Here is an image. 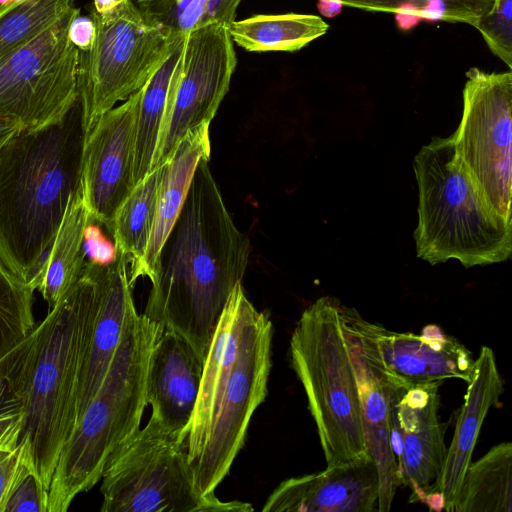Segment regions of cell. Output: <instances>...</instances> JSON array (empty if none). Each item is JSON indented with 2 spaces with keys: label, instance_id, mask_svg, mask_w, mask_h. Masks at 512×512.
Here are the masks:
<instances>
[{
  "label": "cell",
  "instance_id": "cell-32",
  "mask_svg": "<svg viewBox=\"0 0 512 512\" xmlns=\"http://www.w3.org/2000/svg\"><path fill=\"white\" fill-rule=\"evenodd\" d=\"M18 467L8 486L2 512H48V490L33 463L26 441Z\"/></svg>",
  "mask_w": 512,
  "mask_h": 512
},
{
  "label": "cell",
  "instance_id": "cell-23",
  "mask_svg": "<svg viewBox=\"0 0 512 512\" xmlns=\"http://www.w3.org/2000/svg\"><path fill=\"white\" fill-rule=\"evenodd\" d=\"M328 30L321 17L296 13L259 14L228 25L233 43L251 52L298 51Z\"/></svg>",
  "mask_w": 512,
  "mask_h": 512
},
{
  "label": "cell",
  "instance_id": "cell-18",
  "mask_svg": "<svg viewBox=\"0 0 512 512\" xmlns=\"http://www.w3.org/2000/svg\"><path fill=\"white\" fill-rule=\"evenodd\" d=\"M204 359L180 334L162 328L152 349L146 378L151 418L185 440L194 413Z\"/></svg>",
  "mask_w": 512,
  "mask_h": 512
},
{
  "label": "cell",
  "instance_id": "cell-16",
  "mask_svg": "<svg viewBox=\"0 0 512 512\" xmlns=\"http://www.w3.org/2000/svg\"><path fill=\"white\" fill-rule=\"evenodd\" d=\"M379 475L370 453L282 481L264 512H378Z\"/></svg>",
  "mask_w": 512,
  "mask_h": 512
},
{
  "label": "cell",
  "instance_id": "cell-26",
  "mask_svg": "<svg viewBox=\"0 0 512 512\" xmlns=\"http://www.w3.org/2000/svg\"><path fill=\"white\" fill-rule=\"evenodd\" d=\"M184 36H179L168 56L143 87L134 149L133 177L137 185L152 170L160 128L164 119L170 83L183 51Z\"/></svg>",
  "mask_w": 512,
  "mask_h": 512
},
{
  "label": "cell",
  "instance_id": "cell-8",
  "mask_svg": "<svg viewBox=\"0 0 512 512\" xmlns=\"http://www.w3.org/2000/svg\"><path fill=\"white\" fill-rule=\"evenodd\" d=\"M101 480V512L253 510L249 503L203 495L194 481L185 440L151 417L110 454Z\"/></svg>",
  "mask_w": 512,
  "mask_h": 512
},
{
  "label": "cell",
  "instance_id": "cell-38",
  "mask_svg": "<svg viewBox=\"0 0 512 512\" xmlns=\"http://www.w3.org/2000/svg\"><path fill=\"white\" fill-rule=\"evenodd\" d=\"M317 7L322 16L334 17L341 12L343 5L339 0H319Z\"/></svg>",
  "mask_w": 512,
  "mask_h": 512
},
{
  "label": "cell",
  "instance_id": "cell-1",
  "mask_svg": "<svg viewBox=\"0 0 512 512\" xmlns=\"http://www.w3.org/2000/svg\"><path fill=\"white\" fill-rule=\"evenodd\" d=\"M201 160L166 238L144 315L184 337L204 359L233 288L250 255L208 166Z\"/></svg>",
  "mask_w": 512,
  "mask_h": 512
},
{
  "label": "cell",
  "instance_id": "cell-21",
  "mask_svg": "<svg viewBox=\"0 0 512 512\" xmlns=\"http://www.w3.org/2000/svg\"><path fill=\"white\" fill-rule=\"evenodd\" d=\"M210 124L190 129L165 163L156 215L145 254L137 269L128 276L130 284L139 277L154 281L160 250L183 207L195 169L201 160H210Z\"/></svg>",
  "mask_w": 512,
  "mask_h": 512
},
{
  "label": "cell",
  "instance_id": "cell-37",
  "mask_svg": "<svg viewBox=\"0 0 512 512\" xmlns=\"http://www.w3.org/2000/svg\"><path fill=\"white\" fill-rule=\"evenodd\" d=\"M23 414L0 417V447L19 443Z\"/></svg>",
  "mask_w": 512,
  "mask_h": 512
},
{
  "label": "cell",
  "instance_id": "cell-41",
  "mask_svg": "<svg viewBox=\"0 0 512 512\" xmlns=\"http://www.w3.org/2000/svg\"><path fill=\"white\" fill-rule=\"evenodd\" d=\"M12 0H0V5H4L6 3L11 2Z\"/></svg>",
  "mask_w": 512,
  "mask_h": 512
},
{
  "label": "cell",
  "instance_id": "cell-7",
  "mask_svg": "<svg viewBox=\"0 0 512 512\" xmlns=\"http://www.w3.org/2000/svg\"><path fill=\"white\" fill-rule=\"evenodd\" d=\"M289 354L291 367L305 390L327 467L369 453L337 299L320 297L302 312L291 336Z\"/></svg>",
  "mask_w": 512,
  "mask_h": 512
},
{
  "label": "cell",
  "instance_id": "cell-13",
  "mask_svg": "<svg viewBox=\"0 0 512 512\" xmlns=\"http://www.w3.org/2000/svg\"><path fill=\"white\" fill-rule=\"evenodd\" d=\"M391 379V444L400 484L411 489L410 502L442 510L437 488L447 448L439 416L441 383L408 387Z\"/></svg>",
  "mask_w": 512,
  "mask_h": 512
},
{
  "label": "cell",
  "instance_id": "cell-15",
  "mask_svg": "<svg viewBox=\"0 0 512 512\" xmlns=\"http://www.w3.org/2000/svg\"><path fill=\"white\" fill-rule=\"evenodd\" d=\"M341 314L357 381L365 441L379 475L378 512H388L400 485L391 444L392 379L378 360L369 321L342 304Z\"/></svg>",
  "mask_w": 512,
  "mask_h": 512
},
{
  "label": "cell",
  "instance_id": "cell-9",
  "mask_svg": "<svg viewBox=\"0 0 512 512\" xmlns=\"http://www.w3.org/2000/svg\"><path fill=\"white\" fill-rule=\"evenodd\" d=\"M95 38L79 51L77 86L86 135L116 103L139 91L170 53L176 39L148 21L132 0L115 10H92Z\"/></svg>",
  "mask_w": 512,
  "mask_h": 512
},
{
  "label": "cell",
  "instance_id": "cell-14",
  "mask_svg": "<svg viewBox=\"0 0 512 512\" xmlns=\"http://www.w3.org/2000/svg\"><path fill=\"white\" fill-rule=\"evenodd\" d=\"M143 87L101 115L85 140L82 195L90 217L108 232L117 211L135 187L134 149Z\"/></svg>",
  "mask_w": 512,
  "mask_h": 512
},
{
  "label": "cell",
  "instance_id": "cell-3",
  "mask_svg": "<svg viewBox=\"0 0 512 512\" xmlns=\"http://www.w3.org/2000/svg\"><path fill=\"white\" fill-rule=\"evenodd\" d=\"M86 136L78 98L60 120L20 128L0 150V259L32 287L69 198L81 187Z\"/></svg>",
  "mask_w": 512,
  "mask_h": 512
},
{
  "label": "cell",
  "instance_id": "cell-39",
  "mask_svg": "<svg viewBox=\"0 0 512 512\" xmlns=\"http://www.w3.org/2000/svg\"><path fill=\"white\" fill-rule=\"evenodd\" d=\"M127 0H93V11L105 14L123 5Z\"/></svg>",
  "mask_w": 512,
  "mask_h": 512
},
{
  "label": "cell",
  "instance_id": "cell-28",
  "mask_svg": "<svg viewBox=\"0 0 512 512\" xmlns=\"http://www.w3.org/2000/svg\"><path fill=\"white\" fill-rule=\"evenodd\" d=\"M132 1L148 21L179 36L208 25L228 26L242 0Z\"/></svg>",
  "mask_w": 512,
  "mask_h": 512
},
{
  "label": "cell",
  "instance_id": "cell-6",
  "mask_svg": "<svg viewBox=\"0 0 512 512\" xmlns=\"http://www.w3.org/2000/svg\"><path fill=\"white\" fill-rule=\"evenodd\" d=\"M418 185L417 257L466 268L506 261L512 221L486 201L460 160L452 136L434 137L414 158Z\"/></svg>",
  "mask_w": 512,
  "mask_h": 512
},
{
  "label": "cell",
  "instance_id": "cell-20",
  "mask_svg": "<svg viewBox=\"0 0 512 512\" xmlns=\"http://www.w3.org/2000/svg\"><path fill=\"white\" fill-rule=\"evenodd\" d=\"M504 392L495 354L483 346L475 360L464 403L458 412L456 427L439 479L437 493L443 509L453 512L454 503L489 409L496 406Z\"/></svg>",
  "mask_w": 512,
  "mask_h": 512
},
{
  "label": "cell",
  "instance_id": "cell-40",
  "mask_svg": "<svg viewBox=\"0 0 512 512\" xmlns=\"http://www.w3.org/2000/svg\"><path fill=\"white\" fill-rule=\"evenodd\" d=\"M20 128L22 127L17 123L0 119V150L6 141Z\"/></svg>",
  "mask_w": 512,
  "mask_h": 512
},
{
  "label": "cell",
  "instance_id": "cell-2",
  "mask_svg": "<svg viewBox=\"0 0 512 512\" xmlns=\"http://www.w3.org/2000/svg\"><path fill=\"white\" fill-rule=\"evenodd\" d=\"M273 325L233 288L204 357L200 389L185 439L198 490L205 496L229 473L247 428L268 393Z\"/></svg>",
  "mask_w": 512,
  "mask_h": 512
},
{
  "label": "cell",
  "instance_id": "cell-31",
  "mask_svg": "<svg viewBox=\"0 0 512 512\" xmlns=\"http://www.w3.org/2000/svg\"><path fill=\"white\" fill-rule=\"evenodd\" d=\"M39 328L0 358V417L23 414L38 347Z\"/></svg>",
  "mask_w": 512,
  "mask_h": 512
},
{
  "label": "cell",
  "instance_id": "cell-25",
  "mask_svg": "<svg viewBox=\"0 0 512 512\" xmlns=\"http://www.w3.org/2000/svg\"><path fill=\"white\" fill-rule=\"evenodd\" d=\"M165 164L154 168L133 188L117 211L109 233L132 274L139 266L150 238Z\"/></svg>",
  "mask_w": 512,
  "mask_h": 512
},
{
  "label": "cell",
  "instance_id": "cell-30",
  "mask_svg": "<svg viewBox=\"0 0 512 512\" xmlns=\"http://www.w3.org/2000/svg\"><path fill=\"white\" fill-rule=\"evenodd\" d=\"M34 290L0 259V358L36 327Z\"/></svg>",
  "mask_w": 512,
  "mask_h": 512
},
{
  "label": "cell",
  "instance_id": "cell-4",
  "mask_svg": "<svg viewBox=\"0 0 512 512\" xmlns=\"http://www.w3.org/2000/svg\"><path fill=\"white\" fill-rule=\"evenodd\" d=\"M162 327L134 303L106 377L63 446L48 489V512H65L101 480L114 449L140 428L149 358Z\"/></svg>",
  "mask_w": 512,
  "mask_h": 512
},
{
  "label": "cell",
  "instance_id": "cell-10",
  "mask_svg": "<svg viewBox=\"0 0 512 512\" xmlns=\"http://www.w3.org/2000/svg\"><path fill=\"white\" fill-rule=\"evenodd\" d=\"M75 6L0 59V119L35 129L60 120L78 99L79 50L68 29Z\"/></svg>",
  "mask_w": 512,
  "mask_h": 512
},
{
  "label": "cell",
  "instance_id": "cell-33",
  "mask_svg": "<svg viewBox=\"0 0 512 512\" xmlns=\"http://www.w3.org/2000/svg\"><path fill=\"white\" fill-rule=\"evenodd\" d=\"M476 29L488 48L510 69L512 67V0H494L491 11Z\"/></svg>",
  "mask_w": 512,
  "mask_h": 512
},
{
  "label": "cell",
  "instance_id": "cell-27",
  "mask_svg": "<svg viewBox=\"0 0 512 512\" xmlns=\"http://www.w3.org/2000/svg\"><path fill=\"white\" fill-rule=\"evenodd\" d=\"M343 6L372 12H393L398 26L410 29L420 19L477 27L494 0H339Z\"/></svg>",
  "mask_w": 512,
  "mask_h": 512
},
{
  "label": "cell",
  "instance_id": "cell-11",
  "mask_svg": "<svg viewBox=\"0 0 512 512\" xmlns=\"http://www.w3.org/2000/svg\"><path fill=\"white\" fill-rule=\"evenodd\" d=\"M466 78L455 149L488 204L511 220L512 72L473 67Z\"/></svg>",
  "mask_w": 512,
  "mask_h": 512
},
{
  "label": "cell",
  "instance_id": "cell-19",
  "mask_svg": "<svg viewBox=\"0 0 512 512\" xmlns=\"http://www.w3.org/2000/svg\"><path fill=\"white\" fill-rule=\"evenodd\" d=\"M86 262L97 284L98 303L78 379L73 430L106 377L121 340L129 307L134 303L128 263L122 253L118 251L117 259L107 266Z\"/></svg>",
  "mask_w": 512,
  "mask_h": 512
},
{
  "label": "cell",
  "instance_id": "cell-24",
  "mask_svg": "<svg viewBox=\"0 0 512 512\" xmlns=\"http://www.w3.org/2000/svg\"><path fill=\"white\" fill-rule=\"evenodd\" d=\"M512 511V444L501 442L471 462L453 512Z\"/></svg>",
  "mask_w": 512,
  "mask_h": 512
},
{
  "label": "cell",
  "instance_id": "cell-22",
  "mask_svg": "<svg viewBox=\"0 0 512 512\" xmlns=\"http://www.w3.org/2000/svg\"><path fill=\"white\" fill-rule=\"evenodd\" d=\"M89 218L80 187L71 194L50 254L32 283L49 309L56 306L82 275L86 262L84 230Z\"/></svg>",
  "mask_w": 512,
  "mask_h": 512
},
{
  "label": "cell",
  "instance_id": "cell-12",
  "mask_svg": "<svg viewBox=\"0 0 512 512\" xmlns=\"http://www.w3.org/2000/svg\"><path fill=\"white\" fill-rule=\"evenodd\" d=\"M237 64L228 26L208 25L185 34L173 73L152 170L164 165L192 128L210 124L227 94Z\"/></svg>",
  "mask_w": 512,
  "mask_h": 512
},
{
  "label": "cell",
  "instance_id": "cell-5",
  "mask_svg": "<svg viewBox=\"0 0 512 512\" xmlns=\"http://www.w3.org/2000/svg\"><path fill=\"white\" fill-rule=\"evenodd\" d=\"M97 303V284L85 262L78 281L38 324V347L19 442H28L47 490L60 452L74 428L78 379Z\"/></svg>",
  "mask_w": 512,
  "mask_h": 512
},
{
  "label": "cell",
  "instance_id": "cell-29",
  "mask_svg": "<svg viewBox=\"0 0 512 512\" xmlns=\"http://www.w3.org/2000/svg\"><path fill=\"white\" fill-rule=\"evenodd\" d=\"M75 0H12L0 5V59L54 25Z\"/></svg>",
  "mask_w": 512,
  "mask_h": 512
},
{
  "label": "cell",
  "instance_id": "cell-34",
  "mask_svg": "<svg viewBox=\"0 0 512 512\" xmlns=\"http://www.w3.org/2000/svg\"><path fill=\"white\" fill-rule=\"evenodd\" d=\"M100 223L89 218L84 230V250L88 262L107 266L112 264L118 257V250L115 243H111L102 233Z\"/></svg>",
  "mask_w": 512,
  "mask_h": 512
},
{
  "label": "cell",
  "instance_id": "cell-17",
  "mask_svg": "<svg viewBox=\"0 0 512 512\" xmlns=\"http://www.w3.org/2000/svg\"><path fill=\"white\" fill-rule=\"evenodd\" d=\"M383 369L406 386L442 383L461 379L469 383L475 360L458 339L436 325L424 327L420 334L387 330L368 323Z\"/></svg>",
  "mask_w": 512,
  "mask_h": 512
},
{
  "label": "cell",
  "instance_id": "cell-36",
  "mask_svg": "<svg viewBox=\"0 0 512 512\" xmlns=\"http://www.w3.org/2000/svg\"><path fill=\"white\" fill-rule=\"evenodd\" d=\"M95 32V23L91 16H81L79 13L70 23L68 38L79 51H87L93 44Z\"/></svg>",
  "mask_w": 512,
  "mask_h": 512
},
{
  "label": "cell",
  "instance_id": "cell-35",
  "mask_svg": "<svg viewBox=\"0 0 512 512\" xmlns=\"http://www.w3.org/2000/svg\"><path fill=\"white\" fill-rule=\"evenodd\" d=\"M21 455L22 445L20 443L0 447V512H2L4 498Z\"/></svg>",
  "mask_w": 512,
  "mask_h": 512
}]
</instances>
